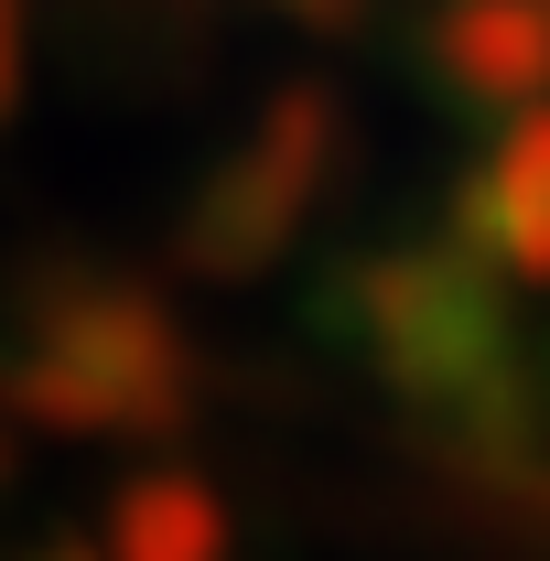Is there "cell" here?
<instances>
[{"mask_svg": "<svg viewBox=\"0 0 550 561\" xmlns=\"http://www.w3.org/2000/svg\"><path fill=\"white\" fill-rule=\"evenodd\" d=\"M356 356L378 367V389L465 465V476H529L540 454V389L518 367V302L454 238H400L378 260L345 271Z\"/></svg>", "mask_w": 550, "mask_h": 561, "instance_id": "1", "label": "cell"}, {"mask_svg": "<svg viewBox=\"0 0 550 561\" xmlns=\"http://www.w3.org/2000/svg\"><path fill=\"white\" fill-rule=\"evenodd\" d=\"M0 411L76 443H151L195 411V335L98 260H33L0 302Z\"/></svg>", "mask_w": 550, "mask_h": 561, "instance_id": "2", "label": "cell"}, {"mask_svg": "<svg viewBox=\"0 0 550 561\" xmlns=\"http://www.w3.org/2000/svg\"><path fill=\"white\" fill-rule=\"evenodd\" d=\"M345 162V108L335 87H313V76H291V87H271L260 98V119L227 140L206 162V184H195V206L173 216V271L184 280H260L302 238V216H313V195L335 184Z\"/></svg>", "mask_w": 550, "mask_h": 561, "instance_id": "3", "label": "cell"}, {"mask_svg": "<svg viewBox=\"0 0 550 561\" xmlns=\"http://www.w3.org/2000/svg\"><path fill=\"white\" fill-rule=\"evenodd\" d=\"M443 238L475 249L507 291H518V280H550V98L518 108L507 140L454 184V227H443Z\"/></svg>", "mask_w": 550, "mask_h": 561, "instance_id": "4", "label": "cell"}, {"mask_svg": "<svg viewBox=\"0 0 550 561\" xmlns=\"http://www.w3.org/2000/svg\"><path fill=\"white\" fill-rule=\"evenodd\" d=\"M421 55L465 108H507L518 119V108L550 98V11H529V0H432Z\"/></svg>", "mask_w": 550, "mask_h": 561, "instance_id": "5", "label": "cell"}, {"mask_svg": "<svg viewBox=\"0 0 550 561\" xmlns=\"http://www.w3.org/2000/svg\"><path fill=\"white\" fill-rule=\"evenodd\" d=\"M108 561H227V507H216V486L184 476V465L130 476L119 507H108Z\"/></svg>", "mask_w": 550, "mask_h": 561, "instance_id": "6", "label": "cell"}, {"mask_svg": "<svg viewBox=\"0 0 550 561\" xmlns=\"http://www.w3.org/2000/svg\"><path fill=\"white\" fill-rule=\"evenodd\" d=\"M22 108V0H0V130Z\"/></svg>", "mask_w": 550, "mask_h": 561, "instance_id": "7", "label": "cell"}, {"mask_svg": "<svg viewBox=\"0 0 550 561\" xmlns=\"http://www.w3.org/2000/svg\"><path fill=\"white\" fill-rule=\"evenodd\" d=\"M271 11H291V22H313V33H335V22H356V0H271Z\"/></svg>", "mask_w": 550, "mask_h": 561, "instance_id": "8", "label": "cell"}, {"mask_svg": "<svg viewBox=\"0 0 550 561\" xmlns=\"http://www.w3.org/2000/svg\"><path fill=\"white\" fill-rule=\"evenodd\" d=\"M22 561H98V551H76V540H44V551H22Z\"/></svg>", "mask_w": 550, "mask_h": 561, "instance_id": "9", "label": "cell"}, {"mask_svg": "<svg viewBox=\"0 0 550 561\" xmlns=\"http://www.w3.org/2000/svg\"><path fill=\"white\" fill-rule=\"evenodd\" d=\"M0 476H11V432H0Z\"/></svg>", "mask_w": 550, "mask_h": 561, "instance_id": "10", "label": "cell"}, {"mask_svg": "<svg viewBox=\"0 0 550 561\" xmlns=\"http://www.w3.org/2000/svg\"><path fill=\"white\" fill-rule=\"evenodd\" d=\"M529 11H550V0H529Z\"/></svg>", "mask_w": 550, "mask_h": 561, "instance_id": "11", "label": "cell"}]
</instances>
